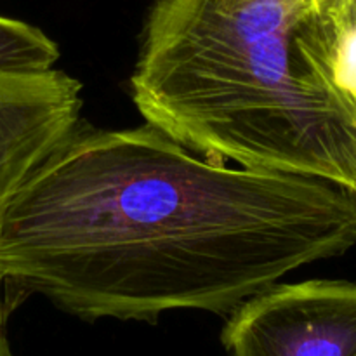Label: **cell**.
Returning <instances> with one entry per match:
<instances>
[{
	"mask_svg": "<svg viewBox=\"0 0 356 356\" xmlns=\"http://www.w3.org/2000/svg\"><path fill=\"white\" fill-rule=\"evenodd\" d=\"M355 243L332 181L212 162L149 124L79 125L3 216L0 325L33 296L83 320L228 316Z\"/></svg>",
	"mask_w": 356,
	"mask_h": 356,
	"instance_id": "cell-1",
	"label": "cell"
},
{
	"mask_svg": "<svg viewBox=\"0 0 356 356\" xmlns=\"http://www.w3.org/2000/svg\"><path fill=\"white\" fill-rule=\"evenodd\" d=\"M315 0H155L131 94L146 124L218 163L318 177L356 198V132L301 54Z\"/></svg>",
	"mask_w": 356,
	"mask_h": 356,
	"instance_id": "cell-2",
	"label": "cell"
},
{
	"mask_svg": "<svg viewBox=\"0 0 356 356\" xmlns=\"http://www.w3.org/2000/svg\"><path fill=\"white\" fill-rule=\"evenodd\" d=\"M228 356H356V284H273L228 315Z\"/></svg>",
	"mask_w": 356,
	"mask_h": 356,
	"instance_id": "cell-3",
	"label": "cell"
},
{
	"mask_svg": "<svg viewBox=\"0 0 356 356\" xmlns=\"http://www.w3.org/2000/svg\"><path fill=\"white\" fill-rule=\"evenodd\" d=\"M82 83L61 70L0 72V228L31 174L80 125Z\"/></svg>",
	"mask_w": 356,
	"mask_h": 356,
	"instance_id": "cell-4",
	"label": "cell"
},
{
	"mask_svg": "<svg viewBox=\"0 0 356 356\" xmlns=\"http://www.w3.org/2000/svg\"><path fill=\"white\" fill-rule=\"evenodd\" d=\"M296 40L356 132V0H315Z\"/></svg>",
	"mask_w": 356,
	"mask_h": 356,
	"instance_id": "cell-5",
	"label": "cell"
},
{
	"mask_svg": "<svg viewBox=\"0 0 356 356\" xmlns=\"http://www.w3.org/2000/svg\"><path fill=\"white\" fill-rule=\"evenodd\" d=\"M58 44L40 28L0 14V72L54 68Z\"/></svg>",
	"mask_w": 356,
	"mask_h": 356,
	"instance_id": "cell-6",
	"label": "cell"
},
{
	"mask_svg": "<svg viewBox=\"0 0 356 356\" xmlns=\"http://www.w3.org/2000/svg\"><path fill=\"white\" fill-rule=\"evenodd\" d=\"M0 356H13L9 343H7V337L3 336L2 325H0Z\"/></svg>",
	"mask_w": 356,
	"mask_h": 356,
	"instance_id": "cell-7",
	"label": "cell"
}]
</instances>
